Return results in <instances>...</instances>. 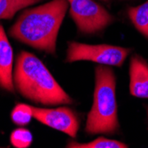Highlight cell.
<instances>
[{
	"mask_svg": "<svg viewBox=\"0 0 148 148\" xmlns=\"http://www.w3.org/2000/svg\"><path fill=\"white\" fill-rule=\"evenodd\" d=\"M43 0H0V21L10 20L16 13Z\"/></svg>",
	"mask_w": 148,
	"mask_h": 148,
	"instance_id": "10",
	"label": "cell"
},
{
	"mask_svg": "<svg viewBox=\"0 0 148 148\" xmlns=\"http://www.w3.org/2000/svg\"><path fill=\"white\" fill-rule=\"evenodd\" d=\"M128 16L137 30L148 39V0L138 6H130Z\"/></svg>",
	"mask_w": 148,
	"mask_h": 148,
	"instance_id": "9",
	"label": "cell"
},
{
	"mask_svg": "<svg viewBox=\"0 0 148 148\" xmlns=\"http://www.w3.org/2000/svg\"><path fill=\"white\" fill-rule=\"evenodd\" d=\"M33 118L32 106L28 104L19 103L17 104L11 113L12 122L21 127H23L30 123Z\"/></svg>",
	"mask_w": 148,
	"mask_h": 148,
	"instance_id": "12",
	"label": "cell"
},
{
	"mask_svg": "<svg viewBox=\"0 0 148 148\" xmlns=\"http://www.w3.org/2000/svg\"><path fill=\"white\" fill-rule=\"evenodd\" d=\"M69 14L79 33L94 35L106 29L114 21V17L94 0H68Z\"/></svg>",
	"mask_w": 148,
	"mask_h": 148,
	"instance_id": "5",
	"label": "cell"
},
{
	"mask_svg": "<svg viewBox=\"0 0 148 148\" xmlns=\"http://www.w3.org/2000/svg\"><path fill=\"white\" fill-rule=\"evenodd\" d=\"M13 51L2 24H0V89L13 93Z\"/></svg>",
	"mask_w": 148,
	"mask_h": 148,
	"instance_id": "7",
	"label": "cell"
},
{
	"mask_svg": "<svg viewBox=\"0 0 148 148\" xmlns=\"http://www.w3.org/2000/svg\"><path fill=\"white\" fill-rule=\"evenodd\" d=\"M116 79L110 66L95 68V88L91 108L88 114L85 132L88 135H113L119 131L116 102Z\"/></svg>",
	"mask_w": 148,
	"mask_h": 148,
	"instance_id": "3",
	"label": "cell"
},
{
	"mask_svg": "<svg viewBox=\"0 0 148 148\" xmlns=\"http://www.w3.org/2000/svg\"><path fill=\"white\" fill-rule=\"evenodd\" d=\"M70 148H127L128 145L114 139H109L104 137H99L93 141L88 143H78L76 141H70L66 145Z\"/></svg>",
	"mask_w": 148,
	"mask_h": 148,
	"instance_id": "11",
	"label": "cell"
},
{
	"mask_svg": "<svg viewBox=\"0 0 148 148\" xmlns=\"http://www.w3.org/2000/svg\"><path fill=\"white\" fill-rule=\"evenodd\" d=\"M130 92L133 97L148 99V62L138 54L130 59Z\"/></svg>",
	"mask_w": 148,
	"mask_h": 148,
	"instance_id": "8",
	"label": "cell"
},
{
	"mask_svg": "<svg viewBox=\"0 0 148 148\" xmlns=\"http://www.w3.org/2000/svg\"><path fill=\"white\" fill-rule=\"evenodd\" d=\"M69 7L68 0H51L27 9L10 28L9 35L18 42L55 55L58 35Z\"/></svg>",
	"mask_w": 148,
	"mask_h": 148,
	"instance_id": "1",
	"label": "cell"
},
{
	"mask_svg": "<svg viewBox=\"0 0 148 148\" xmlns=\"http://www.w3.org/2000/svg\"><path fill=\"white\" fill-rule=\"evenodd\" d=\"M33 118L51 129L63 132L75 138L80 127L77 114L69 107L59 106L45 108L32 106Z\"/></svg>",
	"mask_w": 148,
	"mask_h": 148,
	"instance_id": "6",
	"label": "cell"
},
{
	"mask_svg": "<svg viewBox=\"0 0 148 148\" xmlns=\"http://www.w3.org/2000/svg\"><path fill=\"white\" fill-rule=\"evenodd\" d=\"M10 142L16 148H28L33 142V136L29 130L18 128L11 133Z\"/></svg>",
	"mask_w": 148,
	"mask_h": 148,
	"instance_id": "13",
	"label": "cell"
},
{
	"mask_svg": "<svg viewBox=\"0 0 148 148\" xmlns=\"http://www.w3.org/2000/svg\"><path fill=\"white\" fill-rule=\"evenodd\" d=\"M102 1H104V2H109V0H102Z\"/></svg>",
	"mask_w": 148,
	"mask_h": 148,
	"instance_id": "14",
	"label": "cell"
},
{
	"mask_svg": "<svg viewBox=\"0 0 148 148\" xmlns=\"http://www.w3.org/2000/svg\"><path fill=\"white\" fill-rule=\"evenodd\" d=\"M12 80L15 91L34 104L57 106L74 103L44 62L33 53L25 51L19 53Z\"/></svg>",
	"mask_w": 148,
	"mask_h": 148,
	"instance_id": "2",
	"label": "cell"
},
{
	"mask_svg": "<svg viewBox=\"0 0 148 148\" xmlns=\"http://www.w3.org/2000/svg\"><path fill=\"white\" fill-rule=\"evenodd\" d=\"M147 115H148V108H147Z\"/></svg>",
	"mask_w": 148,
	"mask_h": 148,
	"instance_id": "15",
	"label": "cell"
},
{
	"mask_svg": "<svg viewBox=\"0 0 148 148\" xmlns=\"http://www.w3.org/2000/svg\"><path fill=\"white\" fill-rule=\"evenodd\" d=\"M131 51L130 48L110 45H88L69 42L66 62L92 61L100 65L122 66Z\"/></svg>",
	"mask_w": 148,
	"mask_h": 148,
	"instance_id": "4",
	"label": "cell"
}]
</instances>
